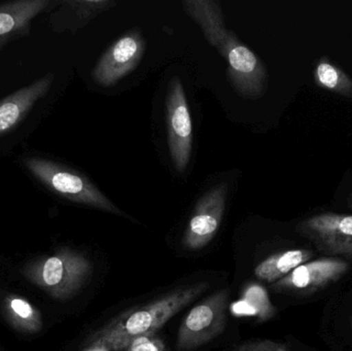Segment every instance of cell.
<instances>
[{"label":"cell","mask_w":352,"mask_h":351,"mask_svg":"<svg viewBox=\"0 0 352 351\" xmlns=\"http://www.w3.org/2000/svg\"><path fill=\"white\" fill-rule=\"evenodd\" d=\"M186 14L199 25L205 38L227 61L228 73L236 92L258 98L267 88V71L258 56L228 30L219 2L186 0Z\"/></svg>","instance_id":"obj_1"},{"label":"cell","mask_w":352,"mask_h":351,"mask_svg":"<svg viewBox=\"0 0 352 351\" xmlns=\"http://www.w3.org/2000/svg\"><path fill=\"white\" fill-rule=\"evenodd\" d=\"M209 288L207 282L180 286L144 306L125 311L93 336L91 348L125 351L136 338L156 334Z\"/></svg>","instance_id":"obj_2"},{"label":"cell","mask_w":352,"mask_h":351,"mask_svg":"<svg viewBox=\"0 0 352 351\" xmlns=\"http://www.w3.org/2000/svg\"><path fill=\"white\" fill-rule=\"evenodd\" d=\"M90 260L76 249H64L30 262L23 275L56 300L76 296L92 274Z\"/></svg>","instance_id":"obj_3"},{"label":"cell","mask_w":352,"mask_h":351,"mask_svg":"<svg viewBox=\"0 0 352 351\" xmlns=\"http://www.w3.org/2000/svg\"><path fill=\"white\" fill-rule=\"evenodd\" d=\"M22 163L41 185L63 199L123 216V212L80 172L54 161L36 157H27L23 159Z\"/></svg>","instance_id":"obj_4"},{"label":"cell","mask_w":352,"mask_h":351,"mask_svg":"<svg viewBox=\"0 0 352 351\" xmlns=\"http://www.w3.org/2000/svg\"><path fill=\"white\" fill-rule=\"evenodd\" d=\"M230 291L221 288L192 307L180 324L178 351H192L214 340L227 327Z\"/></svg>","instance_id":"obj_5"},{"label":"cell","mask_w":352,"mask_h":351,"mask_svg":"<svg viewBox=\"0 0 352 351\" xmlns=\"http://www.w3.org/2000/svg\"><path fill=\"white\" fill-rule=\"evenodd\" d=\"M297 232L331 257L352 259V216L324 212L299 223Z\"/></svg>","instance_id":"obj_6"},{"label":"cell","mask_w":352,"mask_h":351,"mask_svg":"<svg viewBox=\"0 0 352 351\" xmlns=\"http://www.w3.org/2000/svg\"><path fill=\"white\" fill-rule=\"evenodd\" d=\"M166 109L169 150L176 171L184 173L192 155V124L184 86L177 76L169 84Z\"/></svg>","instance_id":"obj_7"},{"label":"cell","mask_w":352,"mask_h":351,"mask_svg":"<svg viewBox=\"0 0 352 351\" xmlns=\"http://www.w3.org/2000/svg\"><path fill=\"white\" fill-rule=\"evenodd\" d=\"M227 194L228 185L221 183L199 199L182 237L184 249L199 251L212 241L223 220Z\"/></svg>","instance_id":"obj_8"},{"label":"cell","mask_w":352,"mask_h":351,"mask_svg":"<svg viewBox=\"0 0 352 351\" xmlns=\"http://www.w3.org/2000/svg\"><path fill=\"white\" fill-rule=\"evenodd\" d=\"M349 265L344 260L329 257L309 261L296 268L283 280L272 284L277 293L307 296L340 280Z\"/></svg>","instance_id":"obj_9"},{"label":"cell","mask_w":352,"mask_h":351,"mask_svg":"<svg viewBox=\"0 0 352 351\" xmlns=\"http://www.w3.org/2000/svg\"><path fill=\"white\" fill-rule=\"evenodd\" d=\"M146 52V41L138 31L120 37L102 56L93 69V80L102 87L115 86L133 71Z\"/></svg>","instance_id":"obj_10"},{"label":"cell","mask_w":352,"mask_h":351,"mask_svg":"<svg viewBox=\"0 0 352 351\" xmlns=\"http://www.w3.org/2000/svg\"><path fill=\"white\" fill-rule=\"evenodd\" d=\"M53 80V74H45L0 100V137L14 130L27 117L37 101L47 94Z\"/></svg>","instance_id":"obj_11"},{"label":"cell","mask_w":352,"mask_h":351,"mask_svg":"<svg viewBox=\"0 0 352 351\" xmlns=\"http://www.w3.org/2000/svg\"><path fill=\"white\" fill-rule=\"evenodd\" d=\"M50 3L49 0H21L0 4V41L8 43L27 34L31 22Z\"/></svg>","instance_id":"obj_12"},{"label":"cell","mask_w":352,"mask_h":351,"mask_svg":"<svg viewBox=\"0 0 352 351\" xmlns=\"http://www.w3.org/2000/svg\"><path fill=\"white\" fill-rule=\"evenodd\" d=\"M314 256L311 251L302 249L274 253L256 266L254 275L268 284H275L294 271L296 268L309 262Z\"/></svg>","instance_id":"obj_13"},{"label":"cell","mask_w":352,"mask_h":351,"mask_svg":"<svg viewBox=\"0 0 352 351\" xmlns=\"http://www.w3.org/2000/svg\"><path fill=\"white\" fill-rule=\"evenodd\" d=\"M2 308L8 323L23 333H38L43 329L41 311L27 299L10 294L2 301Z\"/></svg>","instance_id":"obj_14"},{"label":"cell","mask_w":352,"mask_h":351,"mask_svg":"<svg viewBox=\"0 0 352 351\" xmlns=\"http://www.w3.org/2000/svg\"><path fill=\"white\" fill-rule=\"evenodd\" d=\"M316 84L324 90L352 99V80L340 67L333 64L328 57L318 60L314 69Z\"/></svg>","instance_id":"obj_15"},{"label":"cell","mask_w":352,"mask_h":351,"mask_svg":"<svg viewBox=\"0 0 352 351\" xmlns=\"http://www.w3.org/2000/svg\"><path fill=\"white\" fill-rule=\"evenodd\" d=\"M246 304L252 309V315H256L262 321L271 319L274 315L275 308L271 304L268 294L262 286H252L248 288Z\"/></svg>","instance_id":"obj_16"},{"label":"cell","mask_w":352,"mask_h":351,"mask_svg":"<svg viewBox=\"0 0 352 351\" xmlns=\"http://www.w3.org/2000/svg\"><path fill=\"white\" fill-rule=\"evenodd\" d=\"M125 351H167L164 341L160 337L154 335L142 336L136 338Z\"/></svg>","instance_id":"obj_17"},{"label":"cell","mask_w":352,"mask_h":351,"mask_svg":"<svg viewBox=\"0 0 352 351\" xmlns=\"http://www.w3.org/2000/svg\"><path fill=\"white\" fill-rule=\"evenodd\" d=\"M232 351H289V348L272 340H250L239 344Z\"/></svg>","instance_id":"obj_18"},{"label":"cell","mask_w":352,"mask_h":351,"mask_svg":"<svg viewBox=\"0 0 352 351\" xmlns=\"http://www.w3.org/2000/svg\"><path fill=\"white\" fill-rule=\"evenodd\" d=\"M68 3L76 6L78 14L82 18H89L94 16L97 12L104 10L105 6L109 5V1H70Z\"/></svg>","instance_id":"obj_19"},{"label":"cell","mask_w":352,"mask_h":351,"mask_svg":"<svg viewBox=\"0 0 352 351\" xmlns=\"http://www.w3.org/2000/svg\"><path fill=\"white\" fill-rule=\"evenodd\" d=\"M347 204H349V207L351 208L352 210V191L351 192V194H349V201H347Z\"/></svg>","instance_id":"obj_20"},{"label":"cell","mask_w":352,"mask_h":351,"mask_svg":"<svg viewBox=\"0 0 352 351\" xmlns=\"http://www.w3.org/2000/svg\"><path fill=\"white\" fill-rule=\"evenodd\" d=\"M4 43H4V41H0V49H1L2 45H4Z\"/></svg>","instance_id":"obj_21"},{"label":"cell","mask_w":352,"mask_h":351,"mask_svg":"<svg viewBox=\"0 0 352 351\" xmlns=\"http://www.w3.org/2000/svg\"><path fill=\"white\" fill-rule=\"evenodd\" d=\"M226 351V350H225ZM227 351H232V350H227Z\"/></svg>","instance_id":"obj_22"}]
</instances>
